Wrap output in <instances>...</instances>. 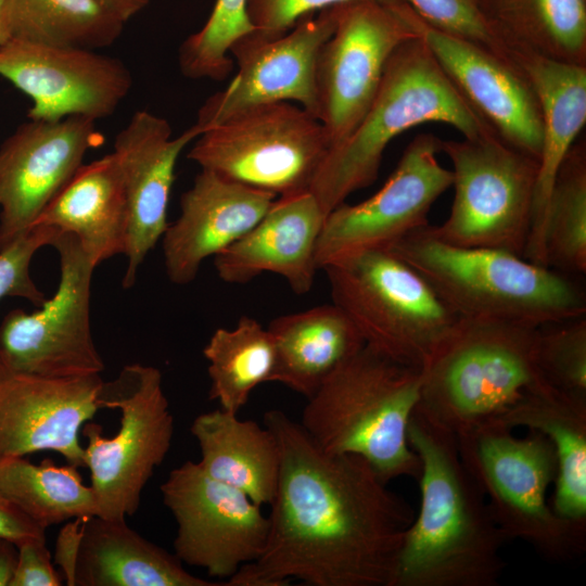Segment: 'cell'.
Returning a JSON list of instances; mask_svg holds the SVG:
<instances>
[{"label":"cell","instance_id":"cell-1","mask_svg":"<svg viewBox=\"0 0 586 586\" xmlns=\"http://www.w3.org/2000/svg\"><path fill=\"white\" fill-rule=\"evenodd\" d=\"M264 423L277 436L280 473L262 556L229 586H390L412 508L362 458L320 448L285 412Z\"/></svg>","mask_w":586,"mask_h":586},{"label":"cell","instance_id":"cell-2","mask_svg":"<svg viewBox=\"0 0 586 586\" xmlns=\"http://www.w3.org/2000/svg\"><path fill=\"white\" fill-rule=\"evenodd\" d=\"M408 443L421 461L420 508L390 586H496L505 538L463 466L456 436L415 410Z\"/></svg>","mask_w":586,"mask_h":586},{"label":"cell","instance_id":"cell-3","mask_svg":"<svg viewBox=\"0 0 586 586\" xmlns=\"http://www.w3.org/2000/svg\"><path fill=\"white\" fill-rule=\"evenodd\" d=\"M421 369L364 345L307 397L300 424L331 454L365 459L380 477L418 479L421 461L408 443Z\"/></svg>","mask_w":586,"mask_h":586},{"label":"cell","instance_id":"cell-4","mask_svg":"<svg viewBox=\"0 0 586 586\" xmlns=\"http://www.w3.org/2000/svg\"><path fill=\"white\" fill-rule=\"evenodd\" d=\"M429 122L448 124L467 139L495 135L418 36L395 49L365 117L321 164L309 192L326 217L353 192L375 181L384 151L395 137Z\"/></svg>","mask_w":586,"mask_h":586},{"label":"cell","instance_id":"cell-5","mask_svg":"<svg viewBox=\"0 0 586 586\" xmlns=\"http://www.w3.org/2000/svg\"><path fill=\"white\" fill-rule=\"evenodd\" d=\"M538 329L458 317L421 367L416 411L457 436L548 386L537 365Z\"/></svg>","mask_w":586,"mask_h":586},{"label":"cell","instance_id":"cell-6","mask_svg":"<svg viewBox=\"0 0 586 586\" xmlns=\"http://www.w3.org/2000/svg\"><path fill=\"white\" fill-rule=\"evenodd\" d=\"M425 227L386 250L417 270L457 316L536 327L585 316V294L564 273L508 251L445 243Z\"/></svg>","mask_w":586,"mask_h":586},{"label":"cell","instance_id":"cell-7","mask_svg":"<svg viewBox=\"0 0 586 586\" xmlns=\"http://www.w3.org/2000/svg\"><path fill=\"white\" fill-rule=\"evenodd\" d=\"M456 441L460 459L487 498L505 540H522L555 561L583 553L586 533L559 518L547 498L557 458L545 435L531 431L517 437L512 429L489 419Z\"/></svg>","mask_w":586,"mask_h":586},{"label":"cell","instance_id":"cell-8","mask_svg":"<svg viewBox=\"0 0 586 586\" xmlns=\"http://www.w3.org/2000/svg\"><path fill=\"white\" fill-rule=\"evenodd\" d=\"M332 303L366 345L420 368L457 316L430 283L386 249L369 250L327 265Z\"/></svg>","mask_w":586,"mask_h":586},{"label":"cell","instance_id":"cell-9","mask_svg":"<svg viewBox=\"0 0 586 586\" xmlns=\"http://www.w3.org/2000/svg\"><path fill=\"white\" fill-rule=\"evenodd\" d=\"M99 405L119 410V428L106 437L99 424L82 426L85 467L90 471L97 515L126 521L137 512L146 483L171 446L174 417L161 371L126 365L114 381L103 383Z\"/></svg>","mask_w":586,"mask_h":586},{"label":"cell","instance_id":"cell-10","mask_svg":"<svg viewBox=\"0 0 586 586\" xmlns=\"http://www.w3.org/2000/svg\"><path fill=\"white\" fill-rule=\"evenodd\" d=\"M329 151L318 118L297 104L273 102L206 129L188 157L201 169L281 198L309 191Z\"/></svg>","mask_w":586,"mask_h":586},{"label":"cell","instance_id":"cell-11","mask_svg":"<svg viewBox=\"0 0 586 586\" xmlns=\"http://www.w3.org/2000/svg\"><path fill=\"white\" fill-rule=\"evenodd\" d=\"M442 152L453 164L455 196L445 221L426 232L448 244L524 257L538 161L495 135L442 141Z\"/></svg>","mask_w":586,"mask_h":586},{"label":"cell","instance_id":"cell-12","mask_svg":"<svg viewBox=\"0 0 586 586\" xmlns=\"http://www.w3.org/2000/svg\"><path fill=\"white\" fill-rule=\"evenodd\" d=\"M334 10V30L316 64L317 118L330 151L365 117L395 49L420 36L403 0H352Z\"/></svg>","mask_w":586,"mask_h":586},{"label":"cell","instance_id":"cell-13","mask_svg":"<svg viewBox=\"0 0 586 586\" xmlns=\"http://www.w3.org/2000/svg\"><path fill=\"white\" fill-rule=\"evenodd\" d=\"M60 282L39 309L16 308L0 323V371L49 378L100 374L104 362L91 332V280L97 267L78 240L58 232Z\"/></svg>","mask_w":586,"mask_h":586},{"label":"cell","instance_id":"cell-14","mask_svg":"<svg viewBox=\"0 0 586 586\" xmlns=\"http://www.w3.org/2000/svg\"><path fill=\"white\" fill-rule=\"evenodd\" d=\"M160 489L177 524L174 549L182 563L230 578L264 552L269 518L262 506L208 475L199 462L171 470Z\"/></svg>","mask_w":586,"mask_h":586},{"label":"cell","instance_id":"cell-15","mask_svg":"<svg viewBox=\"0 0 586 586\" xmlns=\"http://www.w3.org/2000/svg\"><path fill=\"white\" fill-rule=\"evenodd\" d=\"M440 152L442 140L434 135L415 137L379 191L331 211L317 243L318 268L356 253L386 249L430 225L432 205L453 183L451 170L437 160Z\"/></svg>","mask_w":586,"mask_h":586},{"label":"cell","instance_id":"cell-16","mask_svg":"<svg viewBox=\"0 0 586 586\" xmlns=\"http://www.w3.org/2000/svg\"><path fill=\"white\" fill-rule=\"evenodd\" d=\"M0 76L33 100L28 117L36 120L105 118L132 85L129 69L116 58L14 37L0 46Z\"/></svg>","mask_w":586,"mask_h":586},{"label":"cell","instance_id":"cell-17","mask_svg":"<svg viewBox=\"0 0 586 586\" xmlns=\"http://www.w3.org/2000/svg\"><path fill=\"white\" fill-rule=\"evenodd\" d=\"M334 26L333 5L302 17L280 37L252 31L239 39L230 49L235 76L204 102L194 125L203 132L243 109L273 102H295L317 118V58Z\"/></svg>","mask_w":586,"mask_h":586},{"label":"cell","instance_id":"cell-18","mask_svg":"<svg viewBox=\"0 0 586 586\" xmlns=\"http://www.w3.org/2000/svg\"><path fill=\"white\" fill-rule=\"evenodd\" d=\"M95 120L69 116L22 124L0 146V249L28 230L101 144Z\"/></svg>","mask_w":586,"mask_h":586},{"label":"cell","instance_id":"cell-19","mask_svg":"<svg viewBox=\"0 0 586 586\" xmlns=\"http://www.w3.org/2000/svg\"><path fill=\"white\" fill-rule=\"evenodd\" d=\"M100 374L49 378L0 371V461L54 451L85 467L79 433L100 408Z\"/></svg>","mask_w":586,"mask_h":586},{"label":"cell","instance_id":"cell-20","mask_svg":"<svg viewBox=\"0 0 586 586\" xmlns=\"http://www.w3.org/2000/svg\"><path fill=\"white\" fill-rule=\"evenodd\" d=\"M411 17L443 72L495 135L538 161L543 145L540 110L520 67L428 25L412 9Z\"/></svg>","mask_w":586,"mask_h":586},{"label":"cell","instance_id":"cell-21","mask_svg":"<svg viewBox=\"0 0 586 586\" xmlns=\"http://www.w3.org/2000/svg\"><path fill=\"white\" fill-rule=\"evenodd\" d=\"M201 133L192 125L173 137L165 118L138 111L115 137L113 153L120 168L128 212L125 289L135 284L140 265L168 226L167 207L178 157Z\"/></svg>","mask_w":586,"mask_h":586},{"label":"cell","instance_id":"cell-22","mask_svg":"<svg viewBox=\"0 0 586 586\" xmlns=\"http://www.w3.org/2000/svg\"><path fill=\"white\" fill-rule=\"evenodd\" d=\"M277 195L201 169L180 200V215L162 239L169 280L192 282L202 263L245 235L270 209Z\"/></svg>","mask_w":586,"mask_h":586},{"label":"cell","instance_id":"cell-23","mask_svg":"<svg viewBox=\"0 0 586 586\" xmlns=\"http://www.w3.org/2000/svg\"><path fill=\"white\" fill-rule=\"evenodd\" d=\"M326 215L309 192L277 198L241 239L214 257L218 277L244 284L264 272L281 276L297 295L314 284L317 243Z\"/></svg>","mask_w":586,"mask_h":586},{"label":"cell","instance_id":"cell-24","mask_svg":"<svg viewBox=\"0 0 586 586\" xmlns=\"http://www.w3.org/2000/svg\"><path fill=\"white\" fill-rule=\"evenodd\" d=\"M513 60L535 93L543 125V145L524 258L547 267L548 202L557 174L586 123V65L557 61L524 50H514Z\"/></svg>","mask_w":586,"mask_h":586},{"label":"cell","instance_id":"cell-25","mask_svg":"<svg viewBox=\"0 0 586 586\" xmlns=\"http://www.w3.org/2000/svg\"><path fill=\"white\" fill-rule=\"evenodd\" d=\"M35 225L73 234L95 266L124 254L128 212L114 153L82 164L43 208Z\"/></svg>","mask_w":586,"mask_h":586},{"label":"cell","instance_id":"cell-26","mask_svg":"<svg viewBox=\"0 0 586 586\" xmlns=\"http://www.w3.org/2000/svg\"><path fill=\"white\" fill-rule=\"evenodd\" d=\"M504 425L545 435L557 458L556 514L586 533V397L550 385L525 393L499 417Z\"/></svg>","mask_w":586,"mask_h":586},{"label":"cell","instance_id":"cell-27","mask_svg":"<svg viewBox=\"0 0 586 586\" xmlns=\"http://www.w3.org/2000/svg\"><path fill=\"white\" fill-rule=\"evenodd\" d=\"M75 586H215L190 574L176 555L151 543L126 521L85 520Z\"/></svg>","mask_w":586,"mask_h":586},{"label":"cell","instance_id":"cell-28","mask_svg":"<svg viewBox=\"0 0 586 586\" xmlns=\"http://www.w3.org/2000/svg\"><path fill=\"white\" fill-rule=\"evenodd\" d=\"M267 329L276 348L271 382L306 398L365 345L333 303L275 318Z\"/></svg>","mask_w":586,"mask_h":586},{"label":"cell","instance_id":"cell-29","mask_svg":"<svg viewBox=\"0 0 586 586\" xmlns=\"http://www.w3.org/2000/svg\"><path fill=\"white\" fill-rule=\"evenodd\" d=\"M191 433L201 450L199 463L208 475L244 492L259 506H270L281 463L270 429L219 408L195 417Z\"/></svg>","mask_w":586,"mask_h":586},{"label":"cell","instance_id":"cell-30","mask_svg":"<svg viewBox=\"0 0 586 586\" xmlns=\"http://www.w3.org/2000/svg\"><path fill=\"white\" fill-rule=\"evenodd\" d=\"M486 3L512 53L524 50L586 65L585 0H486Z\"/></svg>","mask_w":586,"mask_h":586},{"label":"cell","instance_id":"cell-31","mask_svg":"<svg viewBox=\"0 0 586 586\" xmlns=\"http://www.w3.org/2000/svg\"><path fill=\"white\" fill-rule=\"evenodd\" d=\"M0 492L29 519L47 530L75 519L97 515L93 491L77 467L51 459L35 464L24 459L0 461Z\"/></svg>","mask_w":586,"mask_h":586},{"label":"cell","instance_id":"cell-32","mask_svg":"<svg viewBox=\"0 0 586 586\" xmlns=\"http://www.w3.org/2000/svg\"><path fill=\"white\" fill-rule=\"evenodd\" d=\"M208 361L209 398L220 408L238 413L251 393L271 382L276 348L267 328L242 316L233 329H217L203 349Z\"/></svg>","mask_w":586,"mask_h":586},{"label":"cell","instance_id":"cell-33","mask_svg":"<svg viewBox=\"0 0 586 586\" xmlns=\"http://www.w3.org/2000/svg\"><path fill=\"white\" fill-rule=\"evenodd\" d=\"M11 37L95 50L111 46L124 24L94 0H8Z\"/></svg>","mask_w":586,"mask_h":586},{"label":"cell","instance_id":"cell-34","mask_svg":"<svg viewBox=\"0 0 586 586\" xmlns=\"http://www.w3.org/2000/svg\"><path fill=\"white\" fill-rule=\"evenodd\" d=\"M547 267L562 273L586 272V150L572 146L553 183L547 209Z\"/></svg>","mask_w":586,"mask_h":586},{"label":"cell","instance_id":"cell-35","mask_svg":"<svg viewBox=\"0 0 586 586\" xmlns=\"http://www.w3.org/2000/svg\"><path fill=\"white\" fill-rule=\"evenodd\" d=\"M247 0H216L203 27L190 35L178 52L179 68L188 78L222 80L232 69L231 47L254 28Z\"/></svg>","mask_w":586,"mask_h":586},{"label":"cell","instance_id":"cell-36","mask_svg":"<svg viewBox=\"0 0 586 586\" xmlns=\"http://www.w3.org/2000/svg\"><path fill=\"white\" fill-rule=\"evenodd\" d=\"M537 365L552 387L586 397V318L539 327Z\"/></svg>","mask_w":586,"mask_h":586},{"label":"cell","instance_id":"cell-37","mask_svg":"<svg viewBox=\"0 0 586 586\" xmlns=\"http://www.w3.org/2000/svg\"><path fill=\"white\" fill-rule=\"evenodd\" d=\"M428 25L515 64L492 20L486 0H403Z\"/></svg>","mask_w":586,"mask_h":586},{"label":"cell","instance_id":"cell-38","mask_svg":"<svg viewBox=\"0 0 586 586\" xmlns=\"http://www.w3.org/2000/svg\"><path fill=\"white\" fill-rule=\"evenodd\" d=\"M58 232L54 228L35 225L0 249V301L14 296L37 307L43 304L46 295L30 276V263L39 249L51 245Z\"/></svg>","mask_w":586,"mask_h":586},{"label":"cell","instance_id":"cell-39","mask_svg":"<svg viewBox=\"0 0 586 586\" xmlns=\"http://www.w3.org/2000/svg\"><path fill=\"white\" fill-rule=\"evenodd\" d=\"M347 1L352 0H247L246 13L255 35L277 38L302 17Z\"/></svg>","mask_w":586,"mask_h":586},{"label":"cell","instance_id":"cell-40","mask_svg":"<svg viewBox=\"0 0 586 586\" xmlns=\"http://www.w3.org/2000/svg\"><path fill=\"white\" fill-rule=\"evenodd\" d=\"M18 556L10 586H60L46 540H28L17 546Z\"/></svg>","mask_w":586,"mask_h":586},{"label":"cell","instance_id":"cell-41","mask_svg":"<svg viewBox=\"0 0 586 586\" xmlns=\"http://www.w3.org/2000/svg\"><path fill=\"white\" fill-rule=\"evenodd\" d=\"M0 537L18 546L28 540H46V530L0 492Z\"/></svg>","mask_w":586,"mask_h":586},{"label":"cell","instance_id":"cell-42","mask_svg":"<svg viewBox=\"0 0 586 586\" xmlns=\"http://www.w3.org/2000/svg\"><path fill=\"white\" fill-rule=\"evenodd\" d=\"M85 520L86 519H75L67 521L56 538L55 562L62 569L66 584L69 586H75V569L84 533Z\"/></svg>","mask_w":586,"mask_h":586},{"label":"cell","instance_id":"cell-43","mask_svg":"<svg viewBox=\"0 0 586 586\" xmlns=\"http://www.w3.org/2000/svg\"><path fill=\"white\" fill-rule=\"evenodd\" d=\"M17 546L0 537V586H10L17 563Z\"/></svg>","mask_w":586,"mask_h":586},{"label":"cell","instance_id":"cell-44","mask_svg":"<svg viewBox=\"0 0 586 586\" xmlns=\"http://www.w3.org/2000/svg\"><path fill=\"white\" fill-rule=\"evenodd\" d=\"M123 23L140 12L149 0H94Z\"/></svg>","mask_w":586,"mask_h":586},{"label":"cell","instance_id":"cell-45","mask_svg":"<svg viewBox=\"0 0 586 586\" xmlns=\"http://www.w3.org/2000/svg\"><path fill=\"white\" fill-rule=\"evenodd\" d=\"M11 38L8 18V0H0V46Z\"/></svg>","mask_w":586,"mask_h":586}]
</instances>
